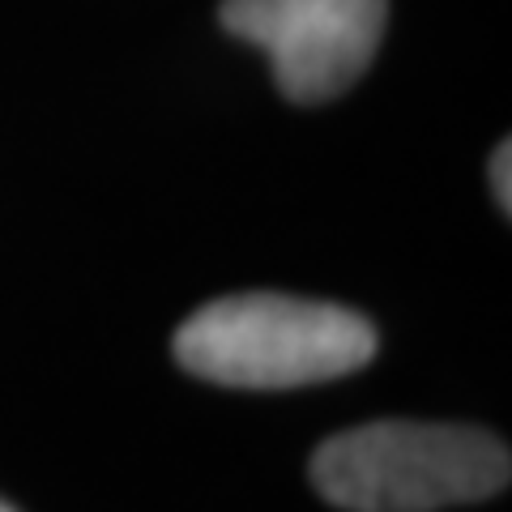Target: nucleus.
Instances as JSON below:
<instances>
[{"mask_svg":"<svg viewBox=\"0 0 512 512\" xmlns=\"http://www.w3.org/2000/svg\"><path fill=\"white\" fill-rule=\"evenodd\" d=\"M376 329L338 303L295 295H227L175 333L184 372L227 389H303L367 367Z\"/></svg>","mask_w":512,"mask_h":512,"instance_id":"nucleus-1","label":"nucleus"},{"mask_svg":"<svg viewBox=\"0 0 512 512\" xmlns=\"http://www.w3.org/2000/svg\"><path fill=\"white\" fill-rule=\"evenodd\" d=\"M508 478V444L457 423H363L312 457L316 491L342 512H440L491 500Z\"/></svg>","mask_w":512,"mask_h":512,"instance_id":"nucleus-2","label":"nucleus"},{"mask_svg":"<svg viewBox=\"0 0 512 512\" xmlns=\"http://www.w3.org/2000/svg\"><path fill=\"white\" fill-rule=\"evenodd\" d=\"M384 22L389 0H222V26L261 47L295 103H325L355 86Z\"/></svg>","mask_w":512,"mask_h":512,"instance_id":"nucleus-3","label":"nucleus"},{"mask_svg":"<svg viewBox=\"0 0 512 512\" xmlns=\"http://www.w3.org/2000/svg\"><path fill=\"white\" fill-rule=\"evenodd\" d=\"M508 163H512V146L500 141V150L491 158V184H495V197H500L504 210H512V184H508Z\"/></svg>","mask_w":512,"mask_h":512,"instance_id":"nucleus-4","label":"nucleus"},{"mask_svg":"<svg viewBox=\"0 0 512 512\" xmlns=\"http://www.w3.org/2000/svg\"><path fill=\"white\" fill-rule=\"evenodd\" d=\"M0 512H13V508H9V504H0Z\"/></svg>","mask_w":512,"mask_h":512,"instance_id":"nucleus-5","label":"nucleus"}]
</instances>
